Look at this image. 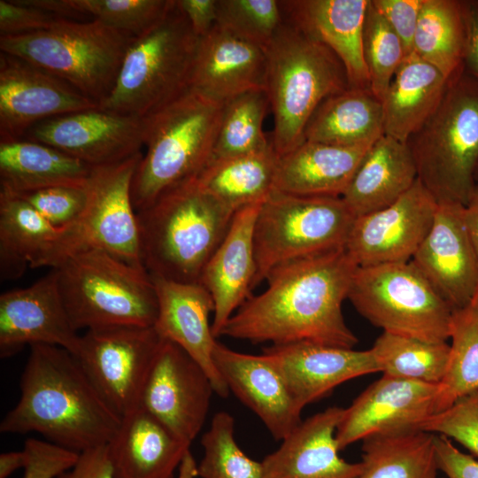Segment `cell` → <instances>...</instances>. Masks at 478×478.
<instances>
[{"mask_svg": "<svg viewBox=\"0 0 478 478\" xmlns=\"http://www.w3.org/2000/svg\"><path fill=\"white\" fill-rule=\"evenodd\" d=\"M283 20L277 0H217L216 25L262 47L272 40Z\"/></svg>", "mask_w": 478, "mask_h": 478, "instance_id": "cell-44", "label": "cell"}, {"mask_svg": "<svg viewBox=\"0 0 478 478\" xmlns=\"http://www.w3.org/2000/svg\"><path fill=\"white\" fill-rule=\"evenodd\" d=\"M204 456L197 465L201 478H263L262 462L248 457L235 437V419L216 412L201 438Z\"/></svg>", "mask_w": 478, "mask_h": 478, "instance_id": "cell-42", "label": "cell"}, {"mask_svg": "<svg viewBox=\"0 0 478 478\" xmlns=\"http://www.w3.org/2000/svg\"><path fill=\"white\" fill-rule=\"evenodd\" d=\"M199 42L176 0L152 27L134 36L103 110L143 118L189 89Z\"/></svg>", "mask_w": 478, "mask_h": 478, "instance_id": "cell-8", "label": "cell"}, {"mask_svg": "<svg viewBox=\"0 0 478 478\" xmlns=\"http://www.w3.org/2000/svg\"><path fill=\"white\" fill-rule=\"evenodd\" d=\"M437 205L417 179L391 204L356 217L345 250L358 267L411 261L432 226Z\"/></svg>", "mask_w": 478, "mask_h": 478, "instance_id": "cell-15", "label": "cell"}, {"mask_svg": "<svg viewBox=\"0 0 478 478\" xmlns=\"http://www.w3.org/2000/svg\"><path fill=\"white\" fill-rule=\"evenodd\" d=\"M357 267L345 248L276 266L266 279V289L238 308L221 335L271 345L308 342L353 348L358 338L342 306Z\"/></svg>", "mask_w": 478, "mask_h": 478, "instance_id": "cell-1", "label": "cell"}, {"mask_svg": "<svg viewBox=\"0 0 478 478\" xmlns=\"http://www.w3.org/2000/svg\"><path fill=\"white\" fill-rule=\"evenodd\" d=\"M27 455L22 478H58L71 469L79 454L46 440L29 438L25 441Z\"/></svg>", "mask_w": 478, "mask_h": 478, "instance_id": "cell-47", "label": "cell"}, {"mask_svg": "<svg viewBox=\"0 0 478 478\" xmlns=\"http://www.w3.org/2000/svg\"><path fill=\"white\" fill-rule=\"evenodd\" d=\"M423 0H371L373 6L402 41L407 55L413 39Z\"/></svg>", "mask_w": 478, "mask_h": 478, "instance_id": "cell-49", "label": "cell"}, {"mask_svg": "<svg viewBox=\"0 0 478 478\" xmlns=\"http://www.w3.org/2000/svg\"><path fill=\"white\" fill-rule=\"evenodd\" d=\"M383 135L382 100L370 89L349 87L319 105L306 125L305 140L348 147L366 146Z\"/></svg>", "mask_w": 478, "mask_h": 478, "instance_id": "cell-33", "label": "cell"}, {"mask_svg": "<svg viewBox=\"0 0 478 478\" xmlns=\"http://www.w3.org/2000/svg\"><path fill=\"white\" fill-rule=\"evenodd\" d=\"M278 161L271 144L263 150L211 160L197 179L208 193L235 212L263 202L274 190Z\"/></svg>", "mask_w": 478, "mask_h": 478, "instance_id": "cell-34", "label": "cell"}, {"mask_svg": "<svg viewBox=\"0 0 478 478\" xmlns=\"http://www.w3.org/2000/svg\"><path fill=\"white\" fill-rule=\"evenodd\" d=\"M474 181H475V184H478V163H477L475 173H474Z\"/></svg>", "mask_w": 478, "mask_h": 478, "instance_id": "cell-57", "label": "cell"}, {"mask_svg": "<svg viewBox=\"0 0 478 478\" xmlns=\"http://www.w3.org/2000/svg\"><path fill=\"white\" fill-rule=\"evenodd\" d=\"M222 105L189 88L143 118L146 152L131 185L136 213L168 190L197 178L207 166Z\"/></svg>", "mask_w": 478, "mask_h": 478, "instance_id": "cell-4", "label": "cell"}, {"mask_svg": "<svg viewBox=\"0 0 478 478\" xmlns=\"http://www.w3.org/2000/svg\"><path fill=\"white\" fill-rule=\"evenodd\" d=\"M58 478H117L110 461L107 444L81 452L75 465Z\"/></svg>", "mask_w": 478, "mask_h": 478, "instance_id": "cell-51", "label": "cell"}, {"mask_svg": "<svg viewBox=\"0 0 478 478\" xmlns=\"http://www.w3.org/2000/svg\"><path fill=\"white\" fill-rule=\"evenodd\" d=\"M133 37L96 19L66 18L49 29L0 35V50L62 79L99 104L112 90Z\"/></svg>", "mask_w": 478, "mask_h": 478, "instance_id": "cell-9", "label": "cell"}, {"mask_svg": "<svg viewBox=\"0 0 478 478\" xmlns=\"http://www.w3.org/2000/svg\"><path fill=\"white\" fill-rule=\"evenodd\" d=\"M263 202L234 214L221 243L206 263L199 282L214 303L212 331L217 339L231 316L251 296L256 276L254 227Z\"/></svg>", "mask_w": 478, "mask_h": 478, "instance_id": "cell-24", "label": "cell"}, {"mask_svg": "<svg viewBox=\"0 0 478 478\" xmlns=\"http://www.w3.org/2000/svg\"><path fill=\"white\" fill-rule=\"evenodd\" d=\"M14 195L27 201L58 228H65L75 222L88 203L87 184L55 186Z\"/></svg>", "mask_w": 478, "mask_h": 478, "instance_id": "cell-46", "label": "cell"}, {"mask_svg": "<svg viewBox=\"0 0 478 478\" xmlns=\"http://www.w3.org/2000/svg\"><path fill=\"white\" fill-rule=\"evenodd\" d=\"M361 463L358 478H443L438 476L435 435L422 430L363 440Z\"/></svg>", "mask_w": 478, "mask_h": 478, "instance_id": "cell-37", "label": "cell"}, {"mask_svg": "<svg viewBox=\"0 0 478 478\" xmlns=\"http://www.w3.org/2000/svg\"><path fill=\"white\" fill-rule=\"evenodd\" d=\"M234 214L197 178L168 190L137 212L144 268L150 276L199 282Z\"/></svg>", "mask_w": 478, "mask_h": 478, "instance_id": "cell-3", "label": "cell"}, {"mask_svg": "<svg viewBox=\"0 0 478 478\" xmlns=\"http://www.w3.org/2000/svg\"><path fill=\"white\" fill-rule=\"evenodd\" d=\"M212 383L177 344L163 339L143 385L140 406L191 444L206 420Z\"/></svg>", "mask_w": 478, "mask_h": 478, "instance_id": "cell-14", "label": "cell"}, {"mask_svg": "<svg viewBox=\"0 0 478 478\" xmlns=\"http://www.w3.org/2000/svg\"><path fill=\"white\" fill-rule=\"evenodd\" d=\"M285 378L298 405H306L351 379L377 373L372 351L300 342L263 349Z\"/></svg>", "mask_w": 478, "mask_h": 478, "instance_id": "cell-23", "label": "cell"}, {"mask_svg": "<svg viewBox=\"0 0 478 478\" xmlns=\"http://www.w3.org/2000/svg\"><path fill=\"white\" fill-rule=\"evenodd\" d=\"M466 43L464 70L478 80V0H465Z\"/></svg>", "mask_w": 478, "mask_h": 478, "instance_id": "cell-53", "label": "cell"}, {"mask_svg": "<svg viewBox=\"0 0 478 478\" xmlns=\"http://www.w3.org/2000/svg\"><path fill=\"white\" fill-rule=\"evenodd\" d=\"M27 462V455L24 451H7L0 455V478H8L16 470L24 468Z\"/></svg>", "mask_w": 478, "mask_h": 478, "instance_id": "cell-55", "label": "cell"}, {"mask_svg": "<svg viewBox=\"0 0 478 478\" xmlns=\"http://www.w3.org/2000/svg\"><path fill=\"white\" fill-rule=\"evenodd\" d=\"M462 207L438 204L432 226L411 260L452 311L469 304L478 292V260Z\"/></svg>", "mask_w": 478, "mask_h": 478, "instance_id": "cell-21", "label": "cell"}, {"mask_svg": "<svg viewBox=\"0 0 478 478\" xmlns=\"http://www.w3.org/2000/svg\"><path fill=\"white\" fill-rule=\"evenodd\" d=\"M370 350L383 375L438 385L445 374L450 344L382 332Z\"/></svg>", "mask_w": 478, "mask_h": 478, "instance_id": "cell-39", "label": "cell"}, {"mask_svg": "<svg viewBox=\"0 0 478 478\" xmlns=\"http://www.w3.org/2000/svg\"><path fill=\"white\" fill-rule=\"evenodd\" d=\"M438 385L382 375L344 408L335 440L340 451L374 436L421 430L436 412Z\"/></svg>", "mask_w": 478, "mask_h": 478, "instance_id": "cell-17", "label": "cell"}, {"mask_svg": "<svg viewBox=\"0 0 478 478\" xmlns=\"http://www.w3.org/2000/svg\"><path fill=\"white\" fill-rule=\"evenodd\" d=\"M22 139L56 148L93 168L104 166L141 152L143 119L96 107L41 121Z\"/></svg>", "mask_w": 478, "mask_h": 478, "instance_id": "cell-18", "label": "cell"}, {"mask_svg": "<svg viewBox=\"0 0 478 478\" xmlns=\"http://www.w3.org/2000/svg\"><path fill=\"white\" fill-rule=\"evenodd\" d=\"M190 445L139 406L121 418L107 450L117 478H173Z\"/></svg>", "mask_w": 478, "mask_h": 478, "instance_id": "cell-28", "label": "cell"}, {"mask_svg": "<svg viewBox=\"0 0 478 478\" xmlns=\"http://www.w3.org/2000/svg\"><path fill=\"white\" fill-rule=\"evenodd\" d=\"M158 299L154 325L158 335L184 350L207 373L214 391L227 397L229 390L213 361L217 339L212 335L210 315L214 303L200 282H179L150 276Z\"/></svg>", "mask_w": 478, "mask_h": 478, "instance_id": "cell-22", "label": "cell"}, {"mask_svg": "<svg viewBox=\"0 0 478 478\" xmlns=\"http://www.w3.org/2000/svg\"><path fill=\"white\" fill-rule=\"evenodd\" d=\"M66 18L31 4L27 0H0V35L49 29Z\"/></svg>", "mask_w": 478, "mask_h": 478, "instance_id": "cell-48", "label": "cell"}, {"mask_svg": "<svg viewBox=\"0 0 478 478\" xmlns=\"http://www.w3.org/2000/svg\"><path fill=\"white\" fill-rule=\"evenodd\" d=\"M212 356L229 393L259 418L274 440L281 441L302 422L304 408L268 355L239 352L217 341Z\"/></svg>", "mask_w": 478, "mask_h": 478, "instance_id": "cell-20", "label": "cell"}, {"mask_svg": "<svg viewBox=\"0 0 478 478\" xmlns=\"http://www.w3.org/2000/svg\"><path fill=\"white\" fill-rule=\"evenodd\" d=\"M96 107V101L62 79L0 53V143L22 139L41 121Z\"/></svg>", "mask_w": 478, "mask_h": 478, "instance_id": "cell-16", "label": "cell"}, {"mask_svg": "<svg viewBox=\"0 0 478 478\" xmlns=\"http://www.w3.org/2000/svg\"><path fill=\"white\" fill-rule=\"evenodd\" d=\"M280 2L285 20L337 56L351 88L370 89L363 54V29L369 0Z\"/></svg>", "mask_w": 478, "mask_h": 478, "instance_id": "cell-26", "label": "cell"}, {"mask_svg": "<svg viewBox=\"0 0 478 478\" xmlns=\"http://www.w3.org/2000/svg\"><path fill=\"white\" fill-rule=\"evenodd\" d=\"M450 339L445 374L438 384L436 412L478 390V292L469 304L452 311Z\"/></svg>", "mask_w": 478, "mask_h": 478, "instance_id": "cell-38", "label": "cell"}, {"mask_svg": "<svg viewBox=\"0 0 478 478\" xmlns=\"http://www.w3.org/2000/svg\"><path fill=\"white\" fill-rule=\"evenodd\" d=\"M61 230L19 196L0 190L1 281L21 277Z\"/></svg>", "mask_w": 478, "mask_h": 478, "instance_id": "cell-35", "label": "cell"}, {"mask_svg": "<svg viewBox=\"0 0 478 478\" xmlns=\"http://www.w3.org/2000/svg\"><path fill=\"white\" fill-rule=\"evenodd\" d=\"M163 338L154 327L85 330L73 355L108 405L121 418L140 406L148 373Z\"/></svg>", "mask_w": 478, "mask_h": 478, "instance_id": "cell-13", "label": "cell"}, {"mask_svg": "<svg viewBox=\"0 0 478 478\" xmlns=\"http://www.w3.org/2000/svg\"><path fill=\"white\" fill-rule=\"evenodd\" d=\"M363 54L370 89L382 100L396 72L408 55L400 38L373 6L371 0L364 22Z\"/></svg>", "mask_w": 478, "mask_h": 478, "instance_id": "cell-43", "label": "cell"}, {"mask_svg": "<svg viewBox=\"0 0 478 478\" xmlns=\"http://www.w3.org/2000/svg\"><path fill=\"white\" fill-rule=\"evenodd\" d=\"M73 327L52 268L32 285L0 296V357L10 358L26 345L49 344L73 355L81 335Z\"/></svg>", "mask_w": 478, "mask_h": 478, "instance_id": "cell-19", "label": "cell"}, {"mask_svg": "<svg viewBox=\"0 0 478 478\" xmlns=\"http://www.w3.org/2000/svg\"><path fill=\"white\" fill-rule=\"evenodd\" d=\"M265 48L217 25L199 38L189 88L224 104L255 89H265Z\"/></svg>", "mask_w": 478, "mask_h": 478, "instance_id": "cell-25", "label": "cell"}, {"mask_svg": "<svg viewBox=\"0 0 478 478\" xmlns=\"http://www.w3.org/2000/svg\"><path fill=\"white\" fill-rule=\"evenodd\" d=\"M197 476V465L190 450L185 454L178 468L177 478H196Z\"/></svg>", "mask_w": 478, "mask_h": 478, "instance_id": "cell-56", "label": "cell"}, {"mask_svg": "<svg viewBox=\"0 0 478 478\" xmlns=\"http://www.w3.org/2000/svg\"><path fill=\"white\" fill-rule=\"evenodd\" d=\"M417 179L407 143L383 135L369 147L341 197L356 218L391 204Z\"/></svg>", "mask_w": 478, "mask_h": 478, "instance_id": "cell-30", "label": "cell"}, {"mask_svg": "<svg viewBox=\"0 0 478 478\" xmlns=\"http://www.w3.org/2000/svg\"><path fill=\"white\" fill-rule=\"evenodd\" d=\"M195 35H206L217 23V0H176Z\"/></svg>", "mask_w": 478, "mask_h": 478, "instance_id": "cell-52", "label": "cell"}, {"mask_svg": "<svg viewBox=\"0 0 478 478\" xmlns=\"http://www.w3.org/2000/svg\"><path fill=\"white\" fill-rule=\"evenodd\" d=\"M142 152L124 161L94 167L87 182L88 203L81 217L30 267H57L79 252L98 249L133 266H143L132 180Z\"/></svg>", "mask_w": 478, "mask_h": 478, "instance_id": "cell-11", "label": "cell"}, {"mask_svg": "<svg viewBox=\"0 0 478 478\" xmlns=\"http://www.w3.org/2000/svg\"><path fill=\"white\" fill-rule=\"evenodd\" d=\"M347 299L382 332L450 339L452 310L412 261L357 267Z\"/></svg>", "mask_w": 478, "mask_h": 478, "instance_id": "cell-12", "label": "cell"}, {"mask_svg": "<svg viewBox=\"0 0 478 478\" xmlns=\"http://www.w3.org/2000/svg\"><path fill=\"white\" fill-rule=\"evenodd\" d=\"M268 110L270 103L263 89L240 94L225 102L211 160L269 148L271 142L263 130Z\"/></svg>", "mask_w": 478, "mask_h": 478, "instance_id": "cell-40", "label": "cell"}, {"mask_svg": "<svg viewBox=\"0 0 478 478\" xmlns=\"http://www.w3.org/2000/svg\"><path fill=\"white\" fill-rule=\"evenodd\" d=\"M173 0H27L35 6L69 19L92 18L137 36L167 12Z\"/></svg>", "mask_w": 478, "mask_h": 478, "instance_id": "cell-41", "label": "cell"}, {"mask_svg": "<svg viewBox=\"0 0 478 478\" xmlns=\"http://www.w3.org/2000/svg\"><path fill=\"white\" fill-rule=\"evenodd\" d=\"M466 43L465 0H423L412 53L450 79L464 67Z\"/></svg>", "mask_w": 478, "mask_h": 478, "instance_id": "cell-36", "label": "cell"}, {"mask_svg": "<svg viewBox=\"0 0 478 478\" xmlns=\"http://www.w3.org/2000/svg\"><path fill=\"white\" fill-rule=\"evenodd\" d=\"M421 430L454 440L478 458V390L433 414Z\"/></svg>", "mask_w": 478, "mask_h": 478, "instance_id": "cell-45", "label": "cell"}, {"mask_svg": "<svg viewBox=\"0 0 478 478\" xmlns=\"http://www.w3.org/2000/svg\"><path fill=\"white\" fill-rule=\"evenodd\" d=\"M343 410L328 407L302 420L261 461L263 478H358L362 463L343 459L335 440Z\"/></svg>", "mask_w": 478, "mask_h": 478, "instance_id": "cell-27", "label": "cell"}, {"mask_svg": "<svg viewBox=\"0 0 478 478\" xmlns=\"http://www.w3.org/2000/svg\"><path fill=\"white\" fill-rule=\"evenodd\" d=\"M53 269L78 331L112 326L154 327L158 299L144 267L91 249L69 257Z\"/></svg>", "mask_w": 478, "mask_h": 478, "instance_id": "cell-7", "label": "cell"}, {"mask_svg": "<svg viewBox=\"0 0 478 478\" xmlns=\"http://www.w3.org/2000/svg\"><path fill=\"white\" fill-rule=\"evenodd\" d=\"M354 220L341 197L274 189L261 204L255 222L253 289L281 264L345 248Z\"/></svg>", "mask_w": 478, "mask_h": 478, "instance_id": "cell-10", "label": "cell"}, {"mask_svg": "<svg viewBox=\"0 0 478 478\" xmlns=\"http://www.w3.org/2000/svg\"><path fill=\"white\" fill-rule=\"evenodd\" d=\"M448 81L416 54L406 56L382 100L384 135L406 143L434 112Z\"/></svg>", "mask_w": 478, "mask_h": 478, "instance_id": "cell-31", "label": "cell"}, {"mask_svg": "<svg viewBox=\"0 0 478 478\" xmlns=\"http://www.w3.org/2000/svg\"><path fill=\"white\" fill-rule=\"evenodd\" d=\"M439 471L447 478H478V460L460 451L446 436L435 435Z\"/></svg>", "mask_w": 478, "mask_h": 478, "instance_id": "cell-50", "label": "cell"}, {"mask_svg": "<svg viewBox=\"0 0 478 478\" xmlns=\"http://www.w3.org/2000/svg\"><path fill=\"white\" fill-rule=\"evenodd\" d=\"M92 170L41 143L27 139L0 143V190L19 194L55 186H84Z\"/></svg>", "mask_w": 478, "mask_h": 478, "instance_id": "cell-32", "label": "cell"}, {"mask_svg": "<svg viewBox=\"0 0 478 478\" xmlns=\"http://www.w3.org/2000/svg\"><path fill=\"white\" fill-rule=\"evenodd\" d=\"M462 218L478 260V184H475L467 202L462 207Z\"/></svg>", "mask_w": 478, "mask_h": 478, "instance_id": "cell-54", "label": "cell"}, {"mask_svg": "<svg viewBox=\"0 0 478 478\" xmlns=\"http://www.w3.org/2000/svg\"><path fill=\"white\" fill-rule=\"evenodd\" d=\"M406 143L418 179L437 204L464 205L478 163V80L464 67L450 78L439 104Z\"/></svg>", "mask_w": 478, "mask_h": 478, "instance_id": "cell-6", "label": "cell"}, {"mask_svg": "<svg viewBox=\"0 0 478 478\" xmlns=\"http://www.w3.org/2000/svg\"><path fill=\"white\" fill-rule=\"evenodd\" d=\"M264 48L265 89L274 121L270 142L280 158L305 141L306 125L319 105L350 85L337 56L285 19Z\"/></svg>", "mask_w": 478, "mask_h": 478, "instance_id": "cell-5", "label": "cell"}, {"mask_svg": "<svg viewBox=\"0 0 478 478\" xmlns=\"http://www.w3.org/2000/svg\"><path fill=\"white\" fill-rule=\"evenodd\" d=\"M370 146L305 140L279 158L274 189L304 196L342 197Z\"/></svg>", "mask_w": 478, "mask_h": 478, "instance_id": "cell-29", "label": "cell"}, {"mask_svg": "<svg viewBox=\"0 0 478 478\" xmlns=\"http://www.w3.org/2000/svg\"><path fill=\"white\" fill-rule=\"evenodd\" d=\"M20 379V397L0 423L2 433L36 432L81 453L107 444L121 422L76 358L55 345L35 344Z\"/></svg>", "mask_w": 478, "mask_h": 478, "instance_id": "cell-2", "label": "cell"}]
</instances>
